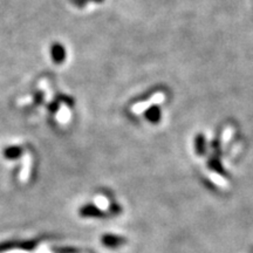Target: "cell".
Listing matches in <instances>:
<instances>
[{
  "instance_id": "6da1fadb",
  "label": "cell",
  "mask_w": 253,
  "mask_h": 253,
  "mask_svg": "<svg viewBox=\"0 0 253 253\" xmlns=\"http://www.w3.org/2000/svg\"><path fill=\"white\" fill-rule=\"evenodd\" d=\"M79 213H80L81 217H84V218H104V217H107V213L94 204H86V205H84V207H81L80 210H79Z\"/></svg>"
},
{
  "instance_id": "7a4b0ae2",
  "label": "cell",
  "mask_w": 253,
  "mask_h": 253,
  "mask_svg": "<svg viewBox=\"0 0 253 253\" xmlns=\"http://www.w3.org/2000/svg\"><path fill=\"white\" fill-rule=\"evenodd\" d=\"M101 243L109 249H118L120 246L125 245L126 243V239L125 237L116 236V235H104L101 237Z\"/></svg>"
},
{
  "instance_id": "3957f363",
  "label": "cell",
  "mask_w": 253,
  "mask_h": 253,
  "mask_svg": "<svg viewBox=\"0 0 253 253\" xmlns=\"http://www.w3.org/2000/svg\"><path fill=\"white\" fill-rule=\"evenodd\" d=\"M52 58L53 61L56 63H61L66 58V52L63 47L59 43H54L52 47Z\"/></svg>"
},
{
  "instance_id": "277c9868",
  "label": "cell",
  "mask_w": 253,
  "mask_h": 253,
  "mask_svg": "<svg viewBox=\"0 0 253 253\" xmlns=\"http://www.w3.org/2000/svg\"><path fill=\"white\" fill-rule=\"evenodd\" d=\"M145 116L150 122L157 123L161 120V109H158V107H151L147 110Z\"/></svg>"
},
{
  "instance_id": "5b68a950",
  "label": "cell",
  "mask_w": 253,
  "mask_h": 253,
  "mask_svg": "<svg viewBox=\"0 0 253 253\" xmlns=\"http://www.w3.org/2000/svg\"><path fill=\"white\" fill-rule=\"evenodd\" d=\"M195 149H196V154L198 155H203L205 153V140L203 135L196 136Z\"/></svg>"
},
{
  "instance_id": "8992f818",
  "label": "cell",
  "mask_w": 253,
  "mask_h": 253,
  "mask_svg": "<svg viewBox=\"0 0 253 253\" xmlns=\"http://www.w3.org/2000/svg\"><path fill=\"white\" fill-rule=\"evenodd\" d=\"M21 155V149L19 147H11L5 150V157L9 158V160H15Z\"/></svg>"
},
{
  "instance_id": "52a82bcc",
  "label": "cell",
  "mask_w": 253,
  "mask_h": 253,
  "mask_svg": "<svg viewBox=\"0 0 253 253\" xmlns=\"http://www.w3.org/2000/svg\"><path fill=\"white\" fill-rule=\"evenodd\" d=\"M58 119H59L60 121H61L62 123H65V122L68 121V119H69V112H68V109L66 108V107H62V108L60 109V113H59V115H58Z\"/></svg>"
},
{
  "instance_id": "ba28073f",
  "label": "cell",
  "mask_w": 253,
  "mask_h": 253,
  "mask_svg": "<svg viewBox=\"0 0 253 253\" xmlns=\"http://www.w3.org/2000/svg\"><path fill=\"white\" fill-rule=\"evenodd\" d=\"M95 1H102V0H95Z\"/></svg>"
}]
</instances>
